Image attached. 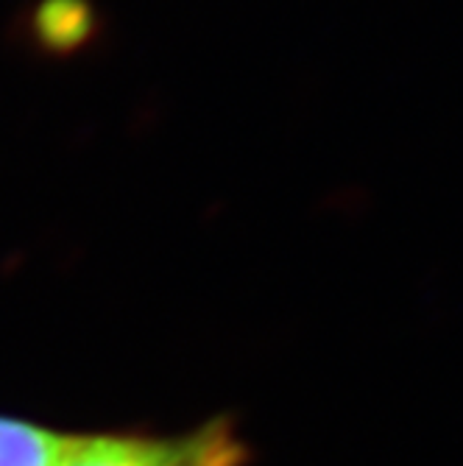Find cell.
Segmentation results:
<instances>
[{
	"label": "cell",
	"mask_w": 463,
	"mask_h": 466,
	"mask_svg": "<svg viewBox=\"0 0 463 466\" xmlns=\"http://www.w3.org/2000/svg\"><path fill=\"white\" fill-rule=\"evenodd\" d=\"M251 447L232 416H213L179 433H73L62 466H248Z\"/></svg>",
	"instance_id": "6da1fadb"
},
{
	"label": "cell",
	"mask_w": 463,
	"mask_h": 466,
	"mask_svg": "<svg viewBox=\"0 0 463 466\" xmlns=\"http://www.w3.org/2000/svg\"><path fill=\"white\" fill-rule=\"evenodd\" d=\"M73 433L0 413V466H62Z\"/></svg>",
	"instance_id": "7a4b0ae2"
}]
</instances>
